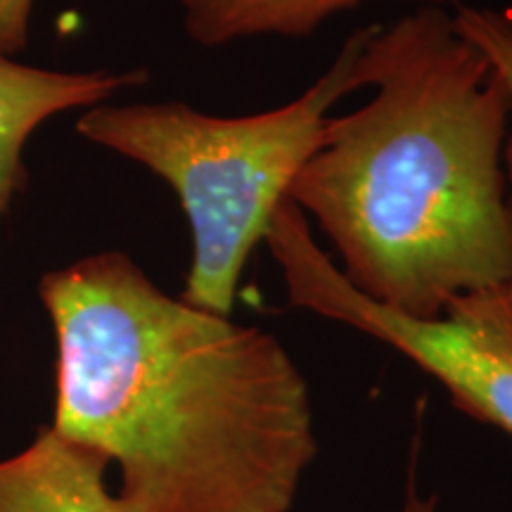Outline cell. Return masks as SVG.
<instances>
[{
	"label": "cell",
	"instance_id": "obj_5",
	"mask_svg": "<svg viewBox=\"0 0 512 512\" xmlns=\"http://www.w3.org/2000/svg\"><path fill=\"white\" fill-rule=\"evenodd\" d=\"M147 79L150 74L145 69L57 72L0 55V228L12 202L27 190L24 150L38 128L57 114L105 105L117 93L143 86Z\"/></svg>",
	"mask_w": 512,
	"mask_h": 512
},
{
	"label": "cell",
	"instance_id": "obj_3",
	"mask_svg": "<svg viewBox=\"0 0 512 512\" xmlns=\"http://www.w3.org/2000/svg\"><path fill=\"white\" fill-rule=\"evenodd\" d=\"M363 41L366 27L316 83L275 110L216 117L185 102H105L76 121L88 143L145 166L176 192L192 235L185 304L230 318L249 256L320 147L330 107L368 86Z\"/></svg>",
	"mask_w": 512,
	"mask_h": 512
},
{
	"label": "cell",
	"instance_id": "obj_8",
	"mask_svg": "<svg viewBox=\"0 0 512 512\" xmlns=\"http://www.w3.org/2000/svg\"><path fill=\"white\" fill-rule=\"evenodd\" d=\"M456 27L467 41L475 43L482 53L494 64L496 74L501 76L505 91L510 98V121H512V17L505 12L489 8H470V5H456L453 10ZM505 176L512 192V128L505 140Z\"/></svg>",
	"mask_w": 512,
	"mask_h": 512
},
{
	"label": "cell",
	"instance_id": "obj_2",
	"mask_svg": "<svg viewBox=\"0 0 512 512\" xmlns=\"http://www.w3.org/2000/svg\"><path fill=\"white\" fill-rule=\"evenodd\" d=\"M363 69L373 98L325 119L287 200L330 238L354 290L439 318L512 280L508 91L446 8L368 24Z\"/></svg>",
	"mask_w": 512,
	"mask_h": 512
},
{
	"label": "cell",
	"instance_id": "obj_4",
	"mask_svg": "<svg viewBox=\"0 0 512 512\" xmlns=\"http://www.w3.org/2000/svg\"><path fill=\"white\" fill-rule=\"evenodd\" d=\"M264 242L294 309L349 325L432 375L460 411L512 437V280L460 294L439 318L418 320L354 290L313 240L292 200L278 204Z\"/></svg>",
	"mask_w": 512,
	"mask_h": 512
},
{
	"label": "cell",
	"instance_id": "obj_1",
	"mask_svg": "<svg viewBox=\"0 0 512 512\" xmlns=\"http://www.w3.org/2000/svg\"><path fill=\"white\" fill-rule=\"evenodd\" d=\"M53 430L117 465L140 512H290L318 453L311 392L273 332L171 297L124 252L43 273Z\"/></svg>",
	"mask_w": 512,
	"mask_h": 512
},
{
	"label": "cell",
	"instance_id": "obj_6",
	"mask_svg": "<svg viewBox=\"0 0 512 512\" xmlns=\"http://www.w3.org/2000/svg\"><path fill=\"white\" fill-rule=\"evenodd\" d=\"M110 460L41 427L29 446L0 460V512H140L107 486Z\"/></svg>",
	"mask_w": 512,
	"mask_h": 512
},
{
	"label": "cell",
	"instance_id": "obj_9",
	"mask_svg": "<svg viewBox=\"0 0 512 512\" xmlns=\"http://www.w3.org/2000/svg\"><path fill=\"white\" fill-rule=\"evenodd\" d=\"M36 0H0V55L17 57L27 48Z\"/></svg>",
	"mask_w": 512,
	"mask_h": 512
},
{
	"label": "cell",
	"instance_id": "obj_10",
	"mask_svg": "<svg viewBox=\"0 0 512 512\" xmlns=\"http://www.w3.org/2000/svg\"><path fill=\"white\" fill-rule=\"evenodd\" d=\"M401 512H437V505H434L432 496H422L413 484H408L406 501H403Z\"/></svg>",
	"mask_w": 512,
	"mask_h": 512
},
{
	"label": "cell",
	"instance_id": "obj_7",
	"mask_svg": "<svg viewBox=\"0 0 512 512\" xmlns=\"http://www.w3.org/2000/svg\"><path fill=\"white\" fill-rule=\"evenodd\" d=\"M197 46L223 48L249 38H306L332 17L368 0H171ZM420 8H446L456 0H408Z\"/></svg>",
	"mask_w": 512,
	"mask_h": 512
}]
</instances>
